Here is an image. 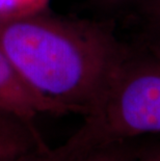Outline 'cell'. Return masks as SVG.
<instances>
[{"label": "cell", "mask_w": 160, "mask_h": 161, "mask_svg": "<svg viewBox=\"0 0 160 161\" xmlns=\"http://www.w3.org/2000/svg\"><path fill=\"white\" fill-rule=\"evenodd\" d=\"M0 47L27 84L68 114L86 115L132 47L109 23L48 8L0 17Z\"/></svg>", "instance_id": "6da1fadb"}, {"label": "cell", "mask_w": 160, "mask_h": 161, "mask_svg": "<svg viewBox=\"0 0 160 161\" xmlns=\"http://www.w3.org/2000/svg\"><path fill=\"white\" fill-rule=\"evenodd\" d=\"M97 5L106 9H119L130 5H139L145 0H91Z\"/></svg>", "instance_id": "ba28073f"}, {"label": "cell", "mask_w": 160, "mask_h": 161, "mask_svg": "<svg viewBox=\"0 0 160 161\" xmlns=\"http://www.w3.org/2000/svg\"><path fill=\"white\" fill-rule=\"evenodd\" d=\"M45 147L36 124L0 109V161H24Z\"/></svg>", "instance_id": "277c9868"}, {"label": "cell", "mask_w": 160, "mask_h": 161, "mask_svg": "<svg viewBox=\"0 0 160 161\" xmlns=\"http://www.w3.org/2000/svg\"><path fill=\"white\" fill-rule=\"evenodd\" d=\"M146 134H160V54L132 47L96 106L59 147L82 153Z\"/></svg>", "instance_id": "7a4b0ae2"}, {"label": "cell", "mask_w": 160, "mask_h": 161, "mask_svg": "<svg viewBox=\"0 0 160 161\" xmlns=\"http://www.w3.org/2000/svg\"><path fill=\"white\" fill-rule=\"evenodd\" d=\"M0 109L35 124L39 114L64 115L58 105L29 86L0 47Z\"/></svg>", "instance_id": "3957f363"}, {"label": "cell", "mask_w": 160, "mask_h": 161, "mask_svg": "<svg viewBox=\"0 0 160 161\" xmlns=\"http://www.w3.org/2000/svg\"><path fill=\"white\" fill-rule=\"evenodd\" d=\"M145 161H160V152L154 154V155H152L150 158L146 159Z\"/></svg>", "instance_id": "9c48e42d"}, {"label": "cell", "mask_w": 160, "mask_h": 161, "mask_svg": "<svg viewBox=\"0 0 160 161\" xmlns=\"http://www.w3.org/2000/svg\"><path fill=\"white\" fill-rule=\"evenodd\" d=\"M48 0H0V17L17 16L47 8Z\"/></svg>", "instance_id": "52a82bcc"}, {"label": "cell", "mask_w": 160, "mask_h": 161, "mask_svg": "<svg viewBox=\"0 0 160 161\" xmlns=\"http://www.w3.org/2000/svg\"><path fill=\"white\" fill-rule=\"evenodd\" d=\"M137 153L129 140L109 143L82 153H70L60 147L40 149L24 161H136Z\"/></svg>", "instance_id": "5b68a950"}, {"label": "cell", "mask_w": 160, "mask_h": 161, "mask_svg": "<svg viewBox=\"0 0 160 161\" xmlns=\"http://www.w3.org/2000/svg\"><path fill=\"white\" fill-rule=\"evenodd\" d=\"M138 6L145 31L142 47L160 54V0H145Z\"/></svg>", "instance_id": "8992f818"}]
</instances>
